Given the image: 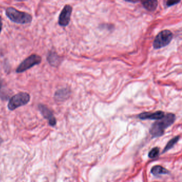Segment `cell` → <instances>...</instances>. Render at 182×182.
Returning a JSON list of instances; mask_svg holds the SVG:
<instances>
[{
  "label": "cell",
  "instance_id": "6da1fadb",
  "mask_svg": "<svg viewBox=\"0 0 182 182\" xmlns=\"http://www.w3.org/2000/svg\"><path fill=\"white\" fill-rule=\"evenodd\" d=\"M176 116L173 113H168L161 119L152 125L150 132L152 138L159 137L164 134L165 129L174 123Z\"/></svg>",
  "mask_w": 182,
  "mask_h": 182
},
{
  "label": "cell",
  "instance_id": "7a4b0ae2",
  "mask_svg": "<svg viewBox=\"0 0 182 182\" xmlns=\"http://www.w3.org/2000/svg\"><path fill=\"white\" fill-rule=\"evenodd\" d=\"M5 14L12 21L19 24H26L31 23L32 16L25 12L20 11L16 8L8 7L5 10Z\"/></svg>",
  "mask_w": 182,
  "mask_h": 182
},
{
  "label": "cell",
  "instance_id": "3957f363",
  "mask_svg": "<svg viewBox=\"0 0 182 182\" xmlns=\"http://www.w3.org/2000/svg\"><path fill=\"white\" fill-rule=\"evenodd\" d=\"M30 99L31 96L29 93L25 92L19 93L10 98L8 103V109L10 111H13L28 104Z\"/></svg>",
  "mask_w": 182,
  "mask_h": 182
},
{
  "label": "cell",
  "instance_id": "277c9868",
  "mask_svg": "<svg viewBox=\"0 0 182 182\" xmlns=\"http://www.w3.org/2000/svg\"><path fill=\"white\" fill-rule=\"evenodd\" d=\"M173 38V33L168 30H165L160 32L155 36L153 42V48L155 49H159L168 45Z\"/></svg>",
  "mask_w": 182,
  "mask_h": 182
},
{
  "label": "cell",
  "instance_id": "5b68a950",
  "mask_svg": "<svg viewBox=\"0 0 182 182\" xmlns=\"http://www.w3.org/2000/svg\"><path fill=\"white\" fill-rule=\"evenodd\" d=\"M42 62V58L38 54H32L21 62L16 69L17 73H21L30 69L35 65H38Z\"/></svg>",
  "mask_w": 182,
  "mask_h": 182
},
{
  "label": "cell",
  "instance_id": "8992f818",
  "mask_svg": "<svg viewBox=\"0 0 182 182\" xmlns=\"http://www.w3.org/2000/svg\"><path fill=\"white\" fill-rule=\"evenodd\" d=\"M72 10V7L69 4L65 5L58 18V24L60 26L66 27L69 24Z\"/></svg>",
  "mask_w": 182,
  "mask_h": 182
},
{
  "label": "cell",
  "instance_id": "52a82bcc",
  "mask_svg": "<svg viewBox=\"0 0 182 182\" xmlns=\"http://www.w3.org/2000/svg\"><path fill=\"white\" fill-rule=\"evenodd\" d=\"M38 109L43 116L45 119L48 120L49 124H50L51 126L54 127L56 124V119L52 111L46 105L42 104H40L38 105Z\"/></svg>",
  "mask_w": 182,
  "mask_h": 182
},
{
  "label": "cell",
  "instance_id": "ba28073f",
  "mask_svg": "<svg viewBox=\"0 0 182 182\" xmlns=\"http://www.w3.org/2000/svg\"><path fill=\"white\" fill-rule=\"evenodd\" d=\"M165 116V113L158 111L155 112H143L138 115V118L141 120H156L161 119Z\"/></svg>",
  "mask_w": 182,
  "mask_h": 182
},
{
  "label": "cell",
  "instance_id": "9c48e42d",
  "mask_svg": "<svg viewBox=\"0 0 182 182\" xmlns=\"http://www.w3.org/2000/svg\"><path fill=\"white\" fill-rule=\"evenodd\" d=\"M47 61L51 66L57 67L59 66L62 61V58L60 57L56 52L50 51L49 52L47 57Z\"/></svg>",
  "mask_w": 182,
  "mask_h": 182
},
{
  "label": "cell",
  "instance_id": "30bf717a",
  "mask_svg": "<svg viewBox=\"0 0 182 182\" xmlns=\"http://www.w3.org/2000/svg\"><path fill=\"white\" fill-rule=\"evenodd\" d=\"M11 94V91L8 89L4 80L0 78V99L7 101L10 98Z\"/></svg>",
  "mask_w": 182,
  "mask_h": 182
},
{
  "label": "cell",
  "instance_id": "8fae6325",
  "mask_svg": "<svg viewBox=\"0 0 182 182\" xmlns=\"http://www.w3.org/2000/svg\"><path fill=\"white\" fill-rule=\"evenodd\" d=\"M70 90L67 88L59 89L54 93V99L58 101H65L70 96Z\"/></svg>",
  "mask_w": 182,
  "mask_h": 182
},
{
  "label": "cell",
  "instance_id": "7c38bea8",
  "mask_svg": "<svg viewBox=\"0 0 182 182\" xmlns=\"http://www.w3.org/2000/svg\"><path fill=\"white\" fill-rule=\"evenodd\" d=\"M144 7L150 11H153L158 7V2L156 0L144 1L141 2Z\"/></svg>",
  "mask_w": 182,
  "mask_h": 182
},
{
  "label": "cell",
  "instance_id": "4fadbf2b",
  "mask_svg": "<svg viewBox=\"0 0 182 182\" xmlns=\"http://www.w3.org/2000/svg\"><path fill=\"white\" fill-rule=\"evenodd\" d=\"M151 173L154 176H159L161 175L168 174L169 171L161 166H155L153 167L151 171Z\"/></svg>",
  "mask_w": 182,
  "mask_h": 182
},
{
  "label": "cell",
  "instance_id": "5bb4252c",
  "mask_svg": "<svg viewBox=\"0 0 182 182\" xmlns=\"http://www.w3.org/2000/svg\"><path fill=\"white\" fill-rule=\"evenodd\" d=\"M179 138H180V136H176L174 138L171 139L167 144L166 147L163 150V153H165V152H166L167 151L169 150L172 147H173L174 146L175 144L178 142Z\"/></svg>",
  "mask_w": 182,
  "mask_h": 182
},
{
  "label": "cell",
  "instance_id": "9a60e30c",
  "mask_svg": "<svg viewBox=\"0 0 182 182\" xmlns=\"http://www.w3.org/2000/svg\"><path fill=\"white\" fill-rule=\"evenodd\" d=\"M159 154V148L158 147L153 148L148 153V156L150 158H155Z\"/></svg>",
  "mask_w": 182,
  "mask_h": 182
},
{
  "label": "cell",
  "instance_id": "2e32d148",
  "mask_svg": "<svg viewBox=\"0 0 182 182\" xmlns=\"http://www.w3.org/2000/svg\"><path fill=\"white\" fill-rule=\"evenodd\" d=\"M179 2H180L179 1H168L166 2V5L167 7H171L175 4H177Z\"/></svg>",
  "mask_w": 182,
  "mask_h": 182
},
{
  "label": "cell",
  "instance_id": "e0dca14e",
  "mask_svg": "<svg viewBox=\"0 0 182 182\" xmlns=\"http://www.w3.org/2000/svg\"><path fill=\"white\" fill-rule=\"evenodd\" d=\"M2 25H3V24H2V18H1V17L0 16V34L1 33L2 31Z\"/></svg>",
  "mask_w": 182,
  "mask_h": 182
},
{
  "label": "cell",
  "instance_id": "ac0fdd59",
  "mask_svg": "<svg viewBox=\"0 0 182 182\" xmlns=\"http://www.w3.org/2000/svg\"><path fill=\"white\" fill-rule=\"evenodd\" d=\"M2 142H3V140H2V138H1V136H0V145L2 143Z\"/></svg>",
  "mask_w": 182,
  "mask_h": 182
}]
</instances>
